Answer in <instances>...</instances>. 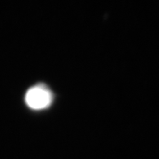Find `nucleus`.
<instances>
[{
  "label": "nucleus",
  "mask_w": 159,
  "mask_h": 159,
  "mask_svg": "<svg viewBox=\"0 0 159 159\" xmlns=\"http://www.w3.org/2000/svg\"><path fill=\"white\" fill-rule=\"evenodd\" d=\"M53 101V95L50 90L44 85H36L28 90L25 96V102L33 109H43L48 107Z\"/></svg>",
  "instance_id": "1"
}]
</instances>
